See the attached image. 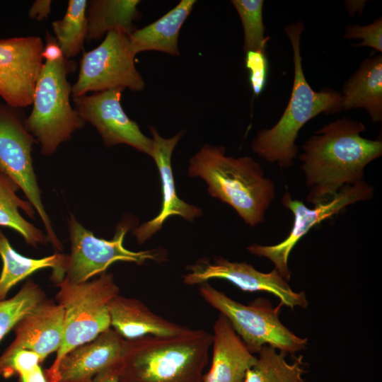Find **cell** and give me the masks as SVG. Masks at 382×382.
<instances>
[{"instance_id": "1", "label": "cell", "mask_w": 382, "mask_h": 382, "mask_svg": "<svg viewBox=\"0 0 382 382\" xmlns=\"http://www.w3.org/2000/svg\"><path fill=\"white\" fill-rule=\"evenodd\" d=\"M365 130L362 122L343 117L306 141L299 159L309 203L327 202L345 186L364 180L365 167L382 155V141L361 137Z\"/></svg>"}, {"instance_id": "2", "label": "cell", "mask_w": 382, "mask_h": 382, "mask_svg": "<svg viewBox=\"0 0 382 382\" xmlns=\"http://www.w3.org/2000/svg\"><path fill=\"white\" fill-rule=\"evenodd\" d=\"M212 334L190 328L127 340L120 382H203Z\"/></svg>"}, {"instance_id": "3", "label": "cell", "mask_w": 382, "mask_h": 382, "mask_svg": "<svg viewBox=\"0 0 382 382\" xmlns=\"http://www.w3.org/2000/svg\"><path fill=\"white\" fill-rule=\"evenodd\" d=\"M187 173L203 179L212 197L230 205L252 227L263 222L275 197L274 184L257 162L226 156L221 146L204 144L191 157Z\"/></svg>"}, {"instance_id": "4", "label": "cell", "mask_w": 382, "mask_h": 382, "mask_svg": "<svg viewBox=\"0 0 382 382\" xmlns=\"http://www.w3.org/2000/svg\"><path fill=\"white\" fill-rule=\"evenodd\" d=\"M304 25L301 21L286 25L293 50L294 76L290 99L282 117L270 129L259 131L251 143L254 153L270 163L288 168L294 164L299 149L295 141L301 127L319 114L342 110V97L330 88L315 91L308 83L302 66L301 35Z\"/></svg>"}, {"instance_id": "5", "label": "cell", "mask_w": 382, "mask_h": 382, "mask_svg": "<svg viewBox=\"0 0 382 382\" xmlns=\"http://www.w3.org/2000/svg\"><path fill=\"white\" fill-rule=\"evenodd\" d=\"M45 40V62L35 84L33 110L25 125L40 144L42 154L50 156L85 122L70 102L71 86L67 75L74 64L64 57L54 37L47 33Z\"/></svg>"}, {"instance_id": "6", "label": "cell", "mask_w": 382, "mask_h": 382, "mask_svg": "<svg viewBox=\"0 0 382 382\" xmlns=\"http://www.w3.org/2000/svg\"><path fill=\"white\" fill-rule=\"evenodd\" d=\"M56 285L57 303L64 310V332L55 359L45 370L49 382H52L58 364L66 353L111 328L108 304L120 294L111 273L104 272L93 280L78 284L63 279Z\"/></svg>"}, {"instance_id": "7", "label": "cell", "mask_w": 382, "mask_h": 382, "mask_svg": "<svg viewBox=\"0 0 382 382\" xmlns=\"http://www.w3.org/2000/svg\"><path fill=\"white\" fill-rule=\"evenodd\" d=\"M199 294L230 322L248 350L257 354L265 345L294 354L306 348L308 340L296 335L279 318L281 303L273 307L267 299H257L245 305L239 303L210 284H199Z\"/></svg>"}, {"instance_id": "8", "label": "cell", "mask_w": 382, "mask_h": 382, "mask_svg": "<svg viewBox=\"0 0 382 382\" xmlns=\"http://www.w3.org/2000/svg\"><path fill=\"white\" fill-rule=\"evenodd\" d=\"M132 219L122 220L117 226L112 239L96 237L73 215L69 219L71 251L65 255L62 274L72 283H82L105 272L114 262L122 261L142 265L148 260L162 262L166 254L162 248L132 251L124 246L127 232L132 229Z\"/></svg>"}, {"instance_id": "9", "label": "cell", "mask_w": 382, "mask_h": 382, "mask_svg": "<svg viewBox=\"0 0 382 382\" xmlns=\"http://www.w3.org/2000/svg\"><path fill=\"white\" fill-rule=\"evenodd\" d=\"M25 120L20 108L0 103V170L23 191L40 216L48 242L61 252L63 247L42 204L33 168L32 151L37 141L26 129Z\"/></svg>"}, {"instance_id": "10", "label": "cell", "mask_w": 382, "mask_h": 382, "mask_svg": "<svg viewBox=\"0 0 382 382\" xmlns=\"http://www.w3.org/2000/svg\"><path fill=\"white\" fill-rule=\"evenodd\" d=\"M135 56L128 35L108 32L97 47L83 55L78 79L71 86L73 98L113 88L144 90L145 82L135 66Z\"/></svg>"}, {"instance_id": "11", "label": "cell", "mask_w": 382, "mask_h": 382, "mask_svg": "<svg viewBox=\"0 0 382 382\" xmlns=\"http://www.w3.org/2000/svg\"><path fill=\"white\" fill-rule=\"evenodd\" d=\"M373 195L374 188L363 180L345 186L328 201L318 203L310 209L302 201L293 199L291 194L286 192L282 197V204L294 216L289 236L276 245L253 243L247 250L251 254L269 259L283 278L288 281L291 274L288 267V260L296 243L317 224L339 214L350 204L370 199Z\"/></svg>"}, {"instance_id": "12", "label": "cell", "mask_w": 382, "mask_h": 382, "mask_svg": "<svg viewBox=\"0 0 382 382\" xmlns=\"http://www.w3.org/2000/svg\"><path fill=\"white\" fill-rule=\"evenodd\" d=\"M124 90L113 88L73 98L74 109L84 122L97 129L105 146L124 144L151 157L153 139L143 134L122 107Z\"/></svg>"}, {"instance_id": "13", "label": "cell", "mask_w": 382, "mask_h": 382, "mask_svg": "<svg viewBox=\"0 0 382 382\" xmlns=\"http://www.w3.org/2000/svg\"><path fill=\"white\" fill-rule=\"evenodd\" d=\"M188 271L183 277V282L187 285L222 279L244 291H263L273 294L280 299L282 305L291 309L296 306L306 308L308 304L304 292H294L275 268L264 273L247 262H231L219 257L213 262L207 259L199 260L188 267Z\"/></svg>"}, {"instance_id": "14", "label": "cell", "mask_w": 382, "mask_h": 382, "mask_svg": "<svg viewBox=\"0 0 382 382\" xmlns=\"http://www.w3.org/2000/svg\"><path fill=\"white\" fill-rule=\"evenodd\" d=\"M44 45L36 36L0 40V96L18 108L32 104Z\"/></svg>"}, {"instance_id": "15", "label": "cell", "mask_w": 382, "mask_h": 382, "mask_svg": "<svg viewBox=\"0 0 382 382\" xmlns=\"http://www.w3.org/2000/svg\"><path fill=\"white\" fill-rule=\"evenodd\" d=\"M149 129L153 139L151 158L155 161L161 178L162 205L156 217L132 229V234L140 244L157 233L170 216H179L191 221L202 214V209L180 199L175 190L171 157L176 145L184 135L185 130H181L172 137L164 138L154 127L150 126Z\"/></svg>"}, {"instance_id": "16", "label": "cell", "mask_w": 382, "mask_h": 382, "mask_svg": "<svg viewBox=\"0 0 382 382\" xmlns=\"http://www.w3.org/2000/svg\"><path fill=\"white\" fill-rule=\"evenodd\" d=\"M127 340L112 328L62 358L52 382H91L100 372L121 364Z\"/></svg>"}, {"instance_id": "17", "label": "cell", "mask_w": 382, "mask_h": 382, "mask_svg": "<svg viewBox=\"0 0 382 382\" xmlns=\"http://www.w3.org/2000/svg\"><path fill=\"white\" fill-rule=\"evenodd\" d=\"M15 339L6 349L33 351L41 363L61 347L64 332V310L61 305L45 299L27 313L12 330Z\"/></svg>"}, {"instance_id": "18", "label": "cell", "mask_w": 382, "mask_h": 382, "mask_svg": "<svg viewBox=\"0 0 382 382\" xmlns=\"http://www.w3.org/2000/svg\"><path fill=\"white\" fill-rule=\"evenodd\" d=\"M212 358L203 382H244L257 361L228 320L219 314L213 327Z\"/></svg>"}, {"instance_id": "19", "label": "cell", "mask_w": 382, "mask_h": 382, "mask_svg": "<svg viewBox=\"0 0 382 382\" xmlns=\"http://www.w3.org/2000/svg\"><path fill=\"white\" fill-rule=\"evenodd\" d=\"M110 327L126 340L146 336H172L189 328L165 319L143 302L118 294L108 304Z\"/></svg>"}, {"instance_id": "20", "label": "cell", "mask_w": 382, "mask_h": 382, "mask_svg": "<svg viewBox=\"0 0 382 382\" xmlns=\"http://www.w3.org/2000/svg\"><path fill=\"white\" fill-rule=\"evenodd\" d=\"M195 4V0H181L160 18L132 32L129 40L133 53L158 51L180 55L179 33Z\"/></svg>"}, {"instance_id": "21", "label": "cell", "mask_w": 382, "mask_h": 382, "mask_svg": "<svg viewBox=\"0 0 382 382\" xmlns=\"http://www.w3.org/2000/svg\"><path fill=\"white\" fill-rule=\"evenodd\" d=\"M342 110L363 108L373 122L382 121V55L365 59L345 83Z\"/></svg>"}, {"instance_id": "22", "label": "cell", "mask_w": 382, "mask_h": 382, "mask_svg": "<svg viewBox=\"0 0 382 382\" xmlns=\"http://www.w3.org/2000/svg\"><path fill=\"white\" fill-rule=\"evenodd\" d=\"M0 256L3 262L0 274V301L6 299L13 286L38 270L52 268L51 279L56 284L63 279L62 269L65 254L57 253L39 259L25 257L13 248L1 231Z\"/></svg>"}, {"instance_id": "23", "label": "cell", "mask_w": 382, "mask_h": 382, "mask_svg": "<svg viewBox=\"0 0 382 382\" xmlns=\"http://www.w3.org/2000/svg\"><path fill=\"white\" fill-rule=\"evenodd\" d=\"M139 0H91L86 8L87 37L97 40L110 31L129 35L139 16Z\"/></svg>"}, {"instance_id": "24", "label": "cell", "mask_w": 382, "mask_h": 382, "mask_svg": "<svg viewBox=\"0 0 382 382\" xmlns=\"http://www.w3.org/2000/svg\"><path fill=\"white\" fill-rule=\"evenodd\" d=\"M17 184L7 175L0 170V226L9 227L24 238L33 248L48 242L47 236L42 231L25 219L19 209L33 219L35 210L27 200L18 197Z\"/></svg>"}, {"instance_id": "25", "label": "cell", "mask_w": 382, "mask_h": 382, "mask_svg": "<svg viewBox=\"0 0 382 382\" xmlns=\"http://www.w3.org/2000/svg\"><path fill=\"white\" fill-rule=\"evenodd\" d=\"M256 363L248 370L244 382H305L302 357L293 363L286 361L285 352H277L271 346H263L257 353Z\"/></svg>"}, {"instance_id": "26", "label": "cell", "mask_w": 382, "mask_h": 382, "mask_svg": "<svg viewBox=\"0 0 382 382\" xmlns=\"http://www.w3.org/2000/svg\"><path fill=\"white\" fill-rule=\"evenodd\" d=\"M86 0H69L66 11L60 20L52 22L54 38L64 57H76L87 37Z\"/></svg>"}, {"instance_id": "27", "label": "cell", "mask_w": 382, "mask_h": 382, "mask_svg": "<svg viewBox=\"0 0 382 382\" xmlns=\"http://www.w3.org/2000/svg\"><path fill=\"white\" fill-rule=\"evenodd\" d=\"M45 299L42 289L29 279L15 296L0 301V341L27 313Z\"/></svg>"}, {"instance_id": "28", "label": "cell", "mask_w": 382, "mask_h": 382, "mask_svg": "<svg viewBox=\"0 0 382 382\" xmlns=\"http://www.w3.org/2000/svg\"><path fill=\"white\" fill-rule=\"evenodd\" d=\"M241 19L244 35L243 50L266 52L269 37L265 36L262 0L231 1Z\"/></svg>"}, {"instance_id": "29", "label": "cell", "mask_w": 382, "mask_h": 382, "mask_svg": "<svg viewBox=\"0 0 382 382\" xmlns=\"http://www.w3.org/2000/svg\"><path fill=\"white\" fill-rule=\"evenodd\" d=\"M245 65L249 71V82L255 96H258L265 89L268 73L266 52L250 50L245 52Z\"/></svg>"}, {"instance_id": "30", "label": "cell", "mask_w": 382, "mask_h": 382, "mask_svg": "<svg viewBox=\"0 0 382 382\" xmlns=\"http://www.w3.org/2000/svg\"><path fill=\"white\" fill-rule=\"evenodd\" d=\"M344 37L361 39L362 41L355 47H370L376 51L382 52V18L379 17L373 23L366 25H349L345 28Z\"/></svg>"}, {"instance_id": "31", "label": "cell", "mask_w": 382, "mask_h": 382, "mask_svg": "<svg viewBox=\"0 0 382 382\" xmlns=\"http://www.w3.org/2000/svg\"><path fill=\"white\" fill-rule=\"evenodd\" d=\"M51 3L50 0L35 1L28 11L30 18L37 21H42L47 18L50 13Z\"/></svg>"}, {"instance_id": "32", "label": "cell", "mask_w": 382, "mask_h": 382, "mask_svg": "<svg viewBox=\"0 0 382 382\" xmlns=\"http://www.w3.org/2000/svg\"><path fill=\"white\" fill-rule=\"evenodd\" d=\"M18 382H49L40 364L18 376Z\"/></svg>"}, {"instance_id": "33", "label": "cell", "mask_w": 382, "mask_h": 382, "mask_svg": "<svg viewBox=\"0 0 382 382\" xmlns=\"http://www.w3.org/2000/svg\"><path fill=\"white\" fill-rule=\"evenodd\" d=\"M120 364L100 372L93 378L91 382H120Z\"/></svg>"}, {"instance_id": "34", "label": "cell", "mask_w": 382, "mask_h": 382, "mask_svg": "<svg viewBox=\"0 0 382 382\" xmlns=\"http://www.w3.org/2000/svg\"><path fill=\"white\" fill-rule=\"evenodd\" d=\"M366 1H346L345 6L350 16H353L357 12L361 13Z\"/></svg>"}]
</instances>
